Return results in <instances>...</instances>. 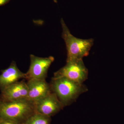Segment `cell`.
Instances as JSON below:
<instances>
[{
    "label": "cell",
    "instance_id": "cell-1",
    "mask_svg": "<svg viewBox=\"0 0 124 124\" xmlns=\"http://www.w3.org/2000/svg\"><path fill=\"white\" fill-rule=\"evenodd\" d=\"M49 84L51 91L56 94L64 107L70 105L80 95L88 91L84 84L66 78L53 77Z\"/></svg>",
    "mask_w": 124,
    "mask_h": 124
},
{
    "label": "cell",
    "instance_id": "cell-2",
    "mask_svg": "<svg viewBox=\"0 0 124 124\" xmlns=\"http://www.w3.org/2000/svg\"><path fill=\"white\" fill-rule=\"evenodd\" d=\"M36 112L35 104L26 99L14 101H0V118L22 124Z\"/></svg>",
    "mask_w": 124,
    "mask_h": 124
},
{
    "label": "cell",
    "instance_id": "cell-3",
    "mask_svg": "<svg viewBox=\"0 0 124 124\" xmlns=\"http://www.w3.org/2000/svg\"><path fill=\"white\" fill-rule=\"evenodd\" d=\"M61 23L62 29V37L66 46V62L81 60L88 56L93 44V39H83L76 38L71 34L62 18Z\"/></svg>",
    "mask_w": 124,
    "mask_h": 124
},
{
    "label": "cell",
    "instance_id": "cell-4",
    "mask_svg": "<svg viewBox=\"0 0 124 124\" xmlns=\"http://www.w3.org/2000/svg\"><path fill=\"white\" fill-rule=\"evenodd\" d=\"M88 71L83 59L67 62L66 64L54 74V78H66L75 82L83 84L87 79Z\"/></svg>",
    "mask_w": 124,
    "mask_h": 124
},
{
    "label": "cell",
    "instance_id": "cell-5",
    "mask_svg": "<svg viewBox=\"0 0 124 124\" xmlns=\"http://www.w3.org/2000/svg\"><path fill=\"white\" fill-rule=\"evenodd\" d=\"M30 60L29 70L26 73V80L31 79L46 80L49 68L54 60V57H40L31 54Z\"/></svg>",
    "mask_w": 124,
    "mask_h": 124
},
{
    "label": "cell",
    "instance_id": "cell-6",
    "mask_svg": "<svg viewBox=\"0 0 124 124\" xmlns=\"http://www.w3.org/2000/svg\"><path fill=\"white\" fill-rule=\"evenodd\" d=\"M35 104L37 112L50 117L64 107L56 94L53 92L37 102Z\"/></svg>",
    "mask_w": 124,
    "mask_h": 124
},
{
    "label": "cell",
    "instance_id": "cell-7",
    "mask_svg": "<svg viewBox=\"0 0 124 124\" xmlns=\"http://www.w3.org/2000/svg\"><path fill=\"white\" fill-rule=\"evenodd\" d=\"M0 101L4 102L14 101L26 99L28 94L27 82L17 81L7 86L1 91Z\"/></svg>",
    "mask_w": 124,
    "mask_h": 124
},
{
    "label": "cell",
    "instance_id": "cell-8",
    "mask_svg": "<svg viewBox=\"0 0 124 124\" xmlns=\"http://www.w3.org/2000/svg\"><path fill=\"white\" fill-rule=\"evenodd\" d=\"M27 84L28 94L26 99L34 103L52 93L50 85L46 80L30 79Z\"/></svg>",
    "mask_w": 124,
    "mask_h": 124
},
{
    "label": "cell",
    "instance_id": "cell-9",
    "mask_svg": "<svg viewBox=\"0 0 124 124\" xmlns=\"http://www.w3.org/2000/svg\"><path fill=\"white\" fill-rule=\"evenodd\" d=\"M1 72L0 75L1 91L21 79H27L26 73H23L18 69L14 61L12 62L7 69L1 70Z\"/></svg>",
    "mask_w": 124,
    "mask_h": 124
},
{
    "label": "cell",
    "instance_id": "cell-10",
    "mask_svg": "<svg viewBox=\"0 0 124 124\" xmlns=\"http://www.w3.org/2000/svg\"><path fill=\"white\" fill-rule=\"evenodd\" d=\"M51 117L36 112L22 124H50Z\"/></svg>",
    "mask_w": 124,
    "mask_h": 124
},
{
    "label": "cell",
    "instance_id": "cell-11",
    "mask_svg": "<svg viewBox=\"0 0 124 124\" xmlns=\"http://www.w3.org/2000/svg\"><path fill=\"white\" fill-rule=\"evenodd\" d=\"M0 124H22L10 120L0 118Z\"/></svg>",
    "mask_w": 124,
    "mask_h": 124
},
{
    "label": "cell",
    "instance_id": "cell-12",
    "mask_svg": "<svg viewBox=\"0 0 124 124\" xmlns=\"http://www.w3.org/2000/svg\"><path fill=\"white\" fill-rule=\"evenodd\" d=\"M8 0H0V6L4 4Z\"/></svg>",
    "mask_w": 124,
    "mask_h": 124
},
{
    "label": "cell",
    "instance_id": "cell-13",
    "mask_svg": "<svg viewBox=\"0 0 124 124\" xmlns=\"http://www.w3.org/2000/svg\"><path fill=\"white\" fill-rule=\"evenodd\" d=\"M54 0V2H57V0Z\"/></svg>",
    "mask_w": 124,
    "mask_h": 124
}]
</instances>
